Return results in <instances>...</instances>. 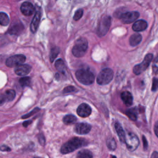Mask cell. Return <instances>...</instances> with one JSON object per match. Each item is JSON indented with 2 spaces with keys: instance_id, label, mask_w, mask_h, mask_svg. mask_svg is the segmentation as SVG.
Instances as JSON below:
<instances>
[{
  "instance_id": "obj_1",
  "label": "cell",
  "mask_w": 158,
  "mask_h": 158,
  "mask_svg": "<svg viewBox=\"0 0 158 158\" xmlns=\"http://www.w3.org/2000/svg\"><path fill=\"white\" fill-rule=\"evenodd\" d=\"M85 144H86V141L84 139L75 137L62 145L60 148V152L64 154H68L81 148Z\"/></svg>"
},
{
  "instance_id": "obj_2",
  "label": "cell",
  "mask_w": 158,
  "mask_h": 158,
  "mask_svg": "<svg viewBox=\"0 0 158 158\" xmlns=\"http://www.w3.org/2000/svg\"><path fill=\"white\" fill-rule=\"evenodd\" d=\"M75 76L80 83L86 85L92 84L94 80V74L88 69L78 70L75 73Z\"/></svg>"
},
{
  "instance_id": "obj_3",
  "label": "cell",
  "mask_w": 158,
  "mask_h": 158,
  "mask_svg": "<svg viewBox=\"0 0 158 158\" xmlns=\"http://www.w3.org/2000/svg\"><path fill=\"white\" fill-rule=\"evenodd\" d=\"M88 41L85 38H78L73 46L72 52L74 56L77 57H81L83 56L88 49Z\"/></svg>"
},
{
  "instance_id": "obj_4",
  "label": "cell",
  "mask_w": 158,
  "mask_h": 158,
  "mask_svg": "<svg viewBox=\"0 0 158 158\" xmlns=\"http://www.w3.org/2000/svg\"><path fill=\"white\" fill-rule=\"evenodd\" d=\"M114 77V72L112 69L106 68L102 70L98 75L97 83L99 85H107L110 82Z\"/></svg>"
},
{
  "instance_id": "obj_5",
  "label": "cell",
  "mask_w": 158,
  "mask_h": 158,
  "mask_svg": "<svg viewBox=\"0 0 158 158\" xmlns=\"http://www.w3.org/2000/svg\"><path fill=\"white\" fill-rule=\"evenodd\" d=\"M125 144L127 149L130 151H134L139 146V139L136 135L133 133L128 132L125 136Z\"/></svg>"
},
{
  "instance_id": "obj_6",
  "label": "cell",
  "mask_w": 158,
  "mask_h": 158,
  "mask_svg": "<svg viewBox=\"0 0 158 158\" xmlns=\"http://www.w3.org/2000/svg\"><path fill=\"white\" fill-rule=\"evenodd\" d=\"M153 59L152 54H148L144 57L143 62L139 64L136 65L133 69V72L135 75H139L143 72L149 65Z\"/></svg>"
},
{
  "instance_id": "obj_7",
  "label": "cell",
  "mask_w": 158,
  "mask_h": 158,
  "mask_svg": "<svg viewBox=\"0 0 158 158\" xmlns=\"http://www.w3.org/2000/svg\"><path fill=\"white\" fill-rule=\"evenodd\" d=\"M110 21L111 19L110 16L107 15L102 18L98 27L97 33L98 36H102L107 33L110 26Z\"/></svg>"
},
{
  "instance_id": "obj_8",
  "label": "cell",
  "mask_w": 158,
  "mask_h": 158,
  "mask_svg": "<svg viewBox=\"0 0 158 158\" xmlns=\"http://www.w3.org/2000/svg\"><path fill=\"white\" fill-rule=\"evenodd\" d=\"M26 60V57L23 54H17L7 58L6 61V65L9 67H17L23 64Z\"/></svg>"
},
{
  "instance_id": "obj_9",
  "label": "cell",
  "mask_w": 158,
  "mask_h": 158,
  "mask_svg": "<svg viewBox=\"0 0 158 158\" xmlns=\"http://www.w3.org/2000/svg\"><path fill=\"white\" fill-rule=\"evenodd\" d=\"M139 16V14L136 11L126 12L120 16L121 21L123 23H130L135 22Z\"/></svg>"
},
{
  "instance_id": "obj_10",
  "label": "cell",
  "mask_w": 158,
  "mask_h": 158,
  "mask_svg": "<svg viewBox=\"0 0 158 158\" xmlns=\"http://www.w3.org/2000/svg\"><path fill=\"white\" fill-rule=\"evenodd\" d=\"M91 129V126L86 123H78L75 125L74 130L78 135L88 133Z\"/></svg>"
},
{
  "instance_id": "obj_11",
  "label": "cell",
  "mask_w": 158,
  "mask_h": 158,
  "mask_svg": "<svg viewBox=\"0 0 158 158\" xmlns=\"http://www.w3.org/2000/svg\"><path fill=\"white\" fill-rule=\"evenodd\" d=\"M77 112L79 116L81 117H86L91 114V108L88 104L82 103L78 107Z\"/></svg>"
},
{
  "instance_id": "obj_12",
  "label": "cell",
  "mask_w": 158,
  "mask_h": 158,
  "mask_svg": "<svg viewBox=\"0 0 158 158\" xmlns=\"http://www.w3.org/2000/svg\"><path fill=\"white\" fill-rule=\"evenodd\" d=\"M20 10L24 15L29 16L34 13L35 7L31 2H24L20 6Z\"/></svg>"
},
{
  "instance_id": "obj_13",
  "label": "cell",
  "mask_w": 158,
  "mask_h": 158,
  "mask_svg": "<svg viewBox=\"0 0 158 158\" xmlns=\"http://www.w3.org/2000/svg\"><path fill=\"white\" fill-rule=\"evenodd\" d=\"M15 96V91L13 89H7L3 94L1 95L0 102L1 105H2L6 101H12Z\"/></svg>"
},
{
  "instance_id": "obj_14",
  "label": "cell",
  "mask_w": 158,
  "mask_h": 158,
  "mask_svg": "<svg viewBox=\"0 0 158 158\" xmlns=\"http://www.w3.org/2000/svg\"><path fill=\"white\" fill-rule=\"evenodd\" d=\"M31 67L28 64H21L15 67V73L19 76H25L30 73Z\"/></svg>"
},
{
  "instance_id": "obj_15",
  "label": "cell",
  "mask_w": 158,
  "mask_h": 158,
  "mask_svg": "<svg viewBox=\"0 0 158 158\" xmlns=\"http://www.w3.org/2000/svg\"><path fill=\"white\" fill-rule=\"evenodd\" d=\"M40 19H41V13L40 10H38L35 12V16L31 22L30 25V30L32 33H35L39 27V24L40 22Z\"/></svg>"
},
{
  "instance_id": "obj_16",
  "label": "cell",
  "mask_w": 158,
  "mask_h": 158,
  "mask_svg": "<svg viewBox=\"0 0 158 158\" xmlns=\"http://www.w3.org/2000/svg\"><path fill=\"white\" fill-rule=\"evenodd\" d=\"M147 27L148 23L145 20H138L133 23L132 26V29L135 31H141L146 30Z\"/></svg>"
},
{
  "instance_id": "obj_17",
  "label": "cell",
  "mask_w": 158,
  "mask_h": 158,
  "mask_svg": "<svg viewBox=\"0 0 158 158\" xmlns=\"http://www.w3.org/2000/svg\"><path fill=\"white\" fill-rule=\"evenodd\" d=\"M120 98H121L122 101L123 102V103L126 106H130L132 104V103H133V96H132V94H131V93H130L129 91H125L122 92L121 93Z\"/></svg>"
},
{
  "instance_id": "obj_18",
  "label": "cell",
  "mask_w": 158,
  "mask_h": 158,
  "mask_svg": "<svg viewBox=\"0 0 158 158\" xmlns=\"http://www.w3.org/2000/svg\"><path fill=\"white\" fill-rule=\"evenodd\" d=\"M115 127V129L116 130V132L118 136L119 139L122 143H125V131L123 129V128L122 127L121 125L118 123V122H116L115 123L114 125Z\"/></svg>"
},
{
  "instance_id": "obj_19",
  "label": "cell",
  "mask_w": 158,
  "mask_h": 158,
  "mask_svg": "<svg viewBox=\"0 0 158 158\" xmlns=\"http://www.w3.org/2000/svg\"><path fill=\"white\" fill-rule=\"evenodd\" d=\"M23 25L21 23H16L13 25L9 29V33L11 35H18L20 34L23 30Z\"/></svg>"
},
{
  "instance_id": "obj_20",
  "label": "cell",
  "mask_w": 158,
  "mask_h": 158,
  "mask_svg": "<svg viewBox=\"0 0 158 158\" xmlns=\"http://www.w3.org/2000/svg\"><path fill=\"white\" fill-rule=\"evenodd\" d=\"M142 40V36L139 33H135L132 35L129 40L130 44L131 46H135L139 44Z\"/></svg>"
},
{
  "instance_id": "obj_21",
  "label": "cell",
  "mask_w": 158,
  "mask_h": 158,
  "mask_svg": "<svg viewBox=\"0 0 158 158\" xmlns=\"http://www.w3.org/2000/svg\"><path fill=\"white\" fill-rule=\"evenodd\" d=\"M76 158H93V156L90 151L88 149H83L77 153Z\"/></svg>"
},
{
  "instance_id": "obj_22",
  "label": "cell",
  "mask_w": 158,
  "mask_h": 158,
  "mask_svg": "<svg viewBox=\"0 0 158 158\" xmlns=\"http://www.w3.org/2000/svg\"><path fill=\"white\" fill-rule=\"evenodd\" d=\"M55 67L56 69L60 72H62V73H64L65 72V65L64 62V61L59 59L57 60L55 62Z\"/></svg>"
},
{
  "instance_id": "obj_23",
  "label": "cell",
  "mask_w": 158,
  "mask_h": 158,
  "mask_svg": "<svg viewBox=\"0 0 158 158\" xmlns=\"http://www.w3.org/2000/svg\"><path fill=\"white\" fill-rule=\"evenodd\" d=\"M77 120V117L72 114L66 115L63 118V122L65 125H70L74 123Z\"/></svg>"
},
{
  "instance_id": "obj_24",
  "label": "cell",
  "mask_w": 158,
  "mask_h": 158,
  "mask_svg": "<svg viewBox=\"0 0 158 158\" xmlns=\"http://www.w3.org/2000/svg\"><path fill=\"white\" fill-rule=\"evenodd\" d=\"M126 114L129 117L130 119L131 120H136L137 119V112L136 109L134 108L130 109L126 111Z\"/></svg>"
},
{
  "instance_id": "obj_25",
  "label": "cell",
  "mask_w": 158,
  "mask_h": 158,
  "mask_svg": "<svg viewBox=\"0 0 158 158\" xmlns=\"http://www.w3.org/2000/svg\"><path fill=\"white\" fill-rule=\"evenodd\" d=\"M0 23L2 26H6L9 23V19L8 15L2 12L0 13Z\"/></svg>"
},
{
  "instance_id": "obj_26",
  "label": "cell",
  "mask_w": 158,
  "mask_h": 158,
  "mask_svg": "<svg viewBox=\"0 0 158 158\" xmlns=\"http://www.w3.org/2000/svg\"><path fill=\"white\" fill-rule=\"evenodd\" d=\"M60 52V49L58 47H54L51 49L50 54H49V59L51 62L54 61L56 57L57 56L59 53Z\"/></svg>"
},
{
  "instance_id": "obj_27",
  "label": "cell",
  "mask_w": 158,
  "mask_h": 158,
  "mask_svg": "<svg viewBox=\"0 0 158 158\" xmlns=\"http://www.w3.org/2000/svg\"><path fill=\"white\" fill-rule=\"evenodd\" d=\"M19 83L22 87L29 86L31 85V78L28 77H22L19 80Z\"/></svg>"
},
{
  "instance_id": "obj_28",
  "label": "cell",
  "mask_w": 158,
  "mask_h": 158,
  "mask_svg": "<svg viewBox=\"0 0 158 158\" xmlns=\"http://www.w3.org/2000/svg\"><path fill=\"white\" fill-rule=\"evenodd\" d=\"M107 146L110 150H115L116 148V143L113 138H109L107 140Z\"/></svg>"
},
{
  "instance_id": "obj_29",
  "label": "cell",
  "mask_w": 158,
  "mask_h": 158,
  "mask_svg": "<svg viewBox=\"0 0 158 158\" xmlns=\"http://www.w3.org/2000/svg\"><path fill=\"white\" fill-rule=\"evenodd\" d=\"M83 10L81 9H78L75 12V14L73 15V20H78L79 19H81V17H82L83 15Z\"/></svg>"
},
{
  "instance_id": "obj_30",
  "label": "cell",
  "mask_w": 158,
  "mask_h": 158,
  "mask_svg": "<svg viewBox=\"0 0 158 158\" xmlns=\"http://www.w3.org/2000/svg\"><path fill=\"white\" fill-rule=\"evenodd\" d=\"M152 71L154 74H157L158 73V55L154 60L153 64H152Z\"/></svg>"
},
{
  "instance_id": "obj_31",
  "label": "cell",
  "mask_w": 158,
  "mask_h": 158,
  "mask_svg": "<svg viewBox=\"0 0 158 158\" xmlns=\"http://www.w3.org/2000/svg\"><path fill=\"white\" fill-rule=\"evenodd\" d=\"M158 89V78H154L152 80V91H154Z\"/></svg>"
},
{
  "instance_id": "obj_32",
  "label": "cell",
  "mask_w": 158,
  "mask_h": 158,
  "mask_svg": "<svg viewBox=\"0 0 158 158\" xmlns=\"http://www.w3.org/2000/svg\"><path fill=\"white\" fill-rule=\"evenodd\" d=\"M75 91H76V88L75 87H73V86H68L63 89V93H71V92H74Z\"/></svg>"
},
{
  "instance_id": "obj_33",
  "label": "cell",
  "mask_w": 158,
  "mask_h": 158,
  "mask_svg": "<svg viewBox=\"0 0 158 158\" xmlns=\"http://www.w3.org/2000/svg\"><path fill=\"white\" fill-rule=\"evenodd\" d=\"M38 110H39V108H38V107H36V108H35L33 110H32L31 111H30V112H29V113L27 114L26 115H23V117H22V118H28V117H30L31 115H33L34 114H35V113H36L37 111H38Z\"/></svg>"
},
{
  "instance_id": "obj_34",
  "label": "cell",
  "mask_w": 158,
  "mask_h": 158,
  "mask_svg": "<svg viewBox=\"0 0 158 158\" xmlns=\"http://www.w3.org/2000/svg\"><path fill=\"white\" fill-rule=\"evenodd\" d=\"M142 139H143V148L144 150H147L148 148V143L147 141V139L144 136H142Z\"/></svg>"
},
{
  "instance_id": "obj_35",
  "label": "cell",
  "mask_w": 158,
  "mask_h": 158,
  "mask_svg": "<svg viewBox=\"0 0 158 158\" xmlns=\"http://www.w3.org/2000/svg\"><path fill=\"white\" fill-rule=\"evenodd\" d=\"M38 140H39V143L41 144V145H44V143H45V138H44V136L41 134L38 136Z\"/></svg>"
},
{
  "instance_id": "obj_36",
  "label": "cell",
  "mask_w": 158,
  "mask_h": 158,
  "mask_svg": "<svg viewBox=\"0 0 158 158\" xmlns=\"http://www.w3.org/2000/svg\"><path fill=\"white\" fill-rule=\"evenodd\" d=\"M154 130L155 135H156V136L158 138V121H157V122L155 123V124H154Z\"/></svg>"
},
{
  "instance_id": "obj_37",
  "label": "cell",
  "mask_w": 158,
  "mask_h": 158,
  "mask_svg": "<svg viewBox=\"0 0 158 158\" xmlns=\"http://www.w3.org/2000/svg\"><path fill=\"white\" fill-rule=\"evenodd\" d=\"M1 150L2 151H10V148H9L6 145H2L1 146Z\"/></svg>"
},
{
  "instance_id": "obj_38",
  "label": "cell",
  "mask_w": 158,
  "mask_h": 158,
  "mask_svg": "<svg viewBox=\"0 0 158 158\" xmlns=\"http://www.w3.org/2000/svg\"><path fill=\"white\" fill-rule=\"evenodd\" d=\"M151 158H158V152L154 151L151 154Z\"/></svg>"
},
{
  "instance_id": "obj_39",
  "label": "cell",
  "mask_w": 158,
  "mask_h": 158,
  "mask_svg": "<svg viewBox=\"0 0 158 158\" xmlns=\"http://www.w3.org/2000/svg\"><path fill=\"white\" fill-rule=\"evenodd\" d=\"M31 123V120H27V121H25V122H24L23 123V127H27L28 126V125L30 124Z\"/></svg>"
},
{
  "instance_id": "obj_40",
  "label": "cell",
  "mask_w": 158,
  "mask_h": 158,
  "mask_svg": "<svg viewBox=\"0 0 158 158\" xmlns=\"http://www.w3.org/2000/svg\"><path fill=\"white\" fill-rule=\"evenodd\" d=\"M112 158H117L115 156H112Z\"/></svg>"
},
{
  "instance_id": "obj_41",
  "label": "cell",
  "mask_w": 158,
  "mask_h": 158,
  "mask_svg": "<svg viewBox=\"0 0 158 158\" xmlns=\"http://www.w3.org/2000/svg\"><path fill=\"white\" fill-rule=\"evenodd\" d=\"M33 158H40V157H33Z\"/></svg>"
}]
</instances>
